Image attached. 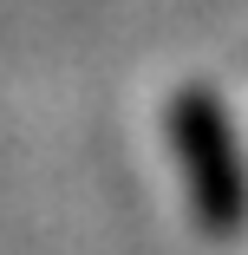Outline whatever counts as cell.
<instances>
[{
	"label": "cell",
	"instance_id": "6da1fadb",
	"mask_svg": "<svg viewBox=\"0 0 248 255\" xmlns=\"http://www.w3.org/2000/svg\"><path fill=\"white\" fill-rule=\"evenodd\" d=\"M164 131H170V150H176L196 229L216 236V242L242 236L248 229V157H242L229 105L209 85H183L164 105Z\"/></svg>",
	"mask_w": 248,
	"mask_h": 255
}]
</instances>
